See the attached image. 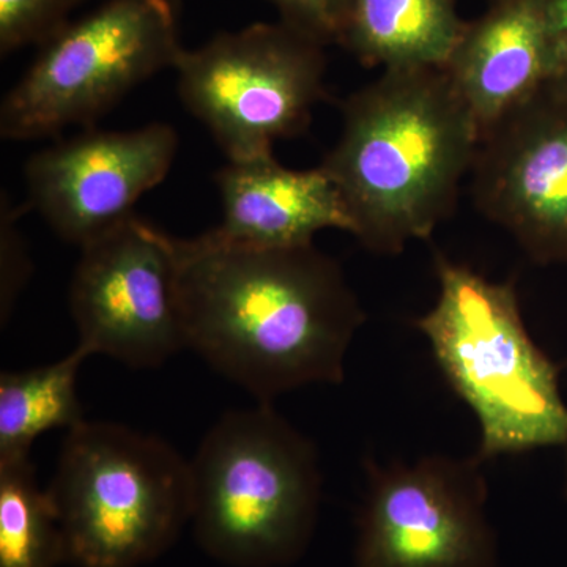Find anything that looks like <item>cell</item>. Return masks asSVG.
I'll use <instances>...</instances> for the list:
<instances>
[{
	"label": "cell",
	"mask_w": 567,
	"mask_h": 567,
	"mask_svg": "<svg viewBox=\"0 0 567 567\" xmlns=\"http://www.w3.org/2000/svg\"><path fill=\"white\" fill-rule=\"evenodd\" d=\"M69 303L89 354L155 369L188 349L177 238L136 215L82 246Z\"/></svg>",
	"instance_id": "ba28073f"
},
{
	"label": "cell",
	"mask_w": 567,
	"mask_h": 567,
	"mask_svg": "<svg viewBox=\"0 0 567 567\" xmlns=\"http://www.w3.org/2000/svg\"><path fill=\"white\" fill-rule=\"evenodd\" d=\"M223 218L205 240L240 248L315 244L327 229L352 230L341 194L322 167L297 171L275 155L229 162L215 175Z\"/></svg>",
	"instance_id": "4fadbf2b"
},
{
	"label": "cell",
	"mask_w": 567,
	"mask_h": 567,
	"mask_svg": "<svg viewBox=\"0 0 567 567\" xmlns=\"http://www.w3.org/2000/svg\"><path fill=\"white\" fill-rule=\"evenodd\" d=\"M189 472V525L205 554L233 567H281L305 554L322 496L319 453L271 404L226 413Z\"/></svg>",
	"instance_id": "277c9868"
},
{
	"label": "cell",
	"mask_w": 567,
	"mask_h": 567,
	"mask_svg": "<svg viewBox=\"0 0 567 567\" xmlns=\"http://www.w3.org/2000/svg\"><path fill=\"white\" fill-rule=\"evenodd\" d=\"M81 347L55 363L0 375V461L31 457L35 440L52 429L84 423L76 393L85 358Z\"/></svg>",
	"instance_id": "9a60e30c"
},
{
	"label": "cell",
	"mask_w": 567,
	"mask_h": 567,
	"mask_svg": "<svg viewBox=\"0 0 567 567\" xmlns=\"http://www.w3.org/2000/svg\"><path fill=\"white\" fill-rule=\"evenodd\" d=\"M555 59L554 73L547 87L567 96V0L554 2Z\"/></svg>",
	"instance_id": "ffe728a7"
},
{
	"label": "cell",
	"mask_w": 567,
	"mask_h": 567,
	"mask_svg": "<svg viewBox=\"0 0 567 567\" xmlns=\"http://www.w3.org/2000/svg\"><path fill=\"white\" fill-rule=\"evenodd\" d=\"M181 0H107L41 44L3 99V140L91 126L142 82L174 69L182 51Z\"/></svg>",
	"instance_id": "8992f818"
},
{
	"label": "cell",
	"mask_w": 567,
	"mask_h": 567,
	"mask_svg": "<svg viewBox=\"0 0 567 567\" xmlns=\"http://www.w3.org/2000/svg\"><path fill=\"white\" fill-rule=\"evenodd\" d=\"M473 203L535 262H567V96L543 89L481 136Z\"/></svg>",
	"instance_id": "8fae6325"
},
{
	"label": "cell",
	"mask_w": 567,
	"mask_h": 567,
	"mask_svg": "<svg viewBox=\"0 0 567 567\" xmlns=\"http://www.w3.org/2000/svg\"><path fill=\"white\" fill-rule=\"evenodd\" d=\"M324 48L281 21L221 32L182 51L178 95L229 162L274 155L276 142L308 130L324 99Z\"/></svg>",
	"instance_id": "52a82bcc"
},
{
	"label": "cell",
	"mask_w": 567,
	"mask_h": 567,
	"mask_svg": "<svg viewBox=\"0 0 567 567\" xmlns=\"http://www.w3.org/2000/svg\"><path fill=\"white\" fill-rule=\"evenodd\" d=\"M464 28L456 0H346L339 47L365 66L443 69Z\"/></svg>",
	"instance_id": "5bb4252c"
},
{
	"label": "cell",
	"mask_w": 567,
	"mask_h": 567,
	"mask_svg": "<svg viewBox=\"0 0 567 567\" xmlns=\"http://www.w3.org/2000/svg\"><path fill=\"white\" fill-rule=\"evenodd\" d=\"M65 539L31 457L0 461V567H58Z\"/></svg>",
	"instance_id": "2e32d148"
},
{
	"label": "cell",
	"mask_w": 567,
	"mask_h": 567,
	"mask_svg": "<svg viewBox=\"0 0 567 567\" xmlns=\"http://www.w3.org/2000/svg\"><path fill=\"white\" fill-rule=\"evenodd\" d=\"M82 0H0V52L41 47L69 24Z\"/></svg>",
	"instance_id": "e0dca14e"
},
{
	"label": "cell",
	"mask_w": 567,
	"mask_h": 567,
	"mask_svg": "<svg viewBox=\"0 0 567 567\" xmlns=\"http://www.w3.org/2000/svg\"><path fill=\"white\" fill-rule=\"evenodd\" d=\"M177 151L178 134L166 123L130 132L89 128L31 156L25 205L82 248L132 218L141 197L167 177Z\"/></svg>",
	"instance_id": "30bf717a"
},
{
	"label": "cell",
	"mask_w": 567,
	"mask_h": 567,
	"mask_svg": "<svg viewBox=\"0 0 567 567\" xmlns=\"http://www.w3.org/2000/svg\"><path fill=\"white\" fill-rule=\"evenodd\" d=\"M488 2H494V0H488Z\"/></svg>",
	"instance_id": "7402d4cb"
},
{
	"label": "cell",
	"mask_w": 567,
	"mask_h": 567,
	"mask_svg": "<svg viewBox=\"0 0 567 567\" xmlns=\"http://www.w3.org/2000/svg\"><path fill=\"white\" fill-rule=\"evenodd\" d=\"M76 567H140L192 520L189 461L155 435L84 421L63 440L47 488Z\"/></svg>",
	"instance_id": "5b68a950"
},
{
	"label": "cell",
	"mask_w": 567,
	"mask_h": 567,
	"mask_svg": "<svg viewBox=\"0 0 567 567\" xmlns=\"http://www.w3.org/2000/svg\"><path fill=\"white\" fill-rule=\"evenodd\" d=\"M342 128L320 167L352 230L383 256L427 240L456 205L480 130L443 69L383 70L341 107Z\"/></svg>",
	"instance_id": "7a4b0ae2"
},
{
	"label": "cell",
	"mask_w": 567,
	"mask_h": 567,
	"mask_svg": "<svg viewBox=\"0 0 567 567\" xmlns=\"http://www.w3.org/2000/svg\"><path fill=\"white\" fill-rule=\"evenodd\" d=\"M555 0H494L465 22L443 66L468 107L480 140L546 89L554 73Z\"/></svg>",
	"instance_id": "7c38bea8"
},
{
	"label": "cell",
	"mask_w": 567,
	"mask_h": 567,
	"mask_svg": "<svg viewBox=\"0 0 567 567\" xmlns=\"http://www.w3.org/2000/svg\"><path fill=\"white\" fill-rule=\"evenodd\" d=\"M439 298L415 320L436 364L481 429L477 458L567 443L558 374L529 336L513 282L436 254Z\"/></svg>",
	"instance_id": "3957f363"
},
{
	"label": "cell",
	"mask_w": 567,
	"mask_h": 567,
	"mask_svg": "<svg viewBox=\"0 0 567 567\" xmlns=\"http://www.w3.org/2000/svg\"><path fill=\"white\" fill-rule=\"evenodd\" d=\"M566 495H567V472H566Z\"/></svg>",
	"instance_id": "44dd1931"
},
{
	"label": "cell",
	"mask_w": 567,
	"mask_h": 567,
	"mask_svg": "<svg viewBox=\"0 0 567 567\" xmlns=\"http://www.w3.org/2000/svg\"><path fill=\"white\" fill-rule=\"evenodd\" d=\"M477 456L365 462L357 567H496L487 481Z\"/></svg>",
	"instance_id": "9c48e42d"
},
{
	"label": "cell",
	"mask_w": 567,
	"mask_h": 567,
	"mask_svg": "<svg viewBox=\"0 0 567 567\" xmlns=\"http://www.w3.org/2000/svg\"><path fill=\"white\" fill-rule=\"evenodd\" d=\"M28 205L17 207L6 192L0 200V319L9 322L18 297L32 276V260L18 221Z\"/></svg>",
	"instance_id": "ac0fdd59"
},
{
	"label": "cell",
	"mask_w": 567,
	"mask_h": 567,
	"mask_svg": "<svg viewBox=\"0 0 567 567\" xmlns=\"http://www.w3.org/2000/svg\"><path fill=\"white\" fill-rule=\"evenodd\" d=\"M188 349L259 402L338 385L365 322L341 267L315 244L240 248L177 238Z\"/></svg>",
	"instance_id": "6da1fadb"
},
{
	"label": "cell",
	"mask_w": 567,
	"mask_h": 567,
	"mask_svg": "<svg viewBox=\"0 0 567 567\" xmlns=\"http://www.w3.org/2000/svg\"><path fill=\"white\" fill-rule=\"evenodd\" d=\"M279 21L317 43L339 44L344 22L346 0H268Z\"/></svg>",
	"instance_id": "d6986e66"
}]
</instances>
